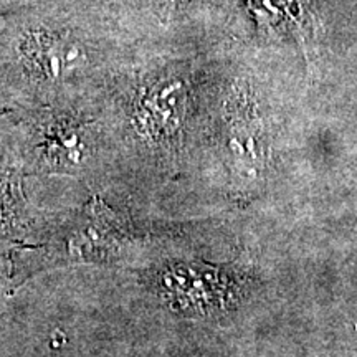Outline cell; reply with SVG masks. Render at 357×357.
<instances>
[{"mask_svg": "<svg viewBox=\"0 0 357 357\" xmlns=\"http://www.w3.org/2000/svg\"><path fill=\"white\" fill-rule=\"evenodd\" d=\"M82 48L71 40L42 37L33 40L30 56L50 77H61L68 70L77 68L82 60Z\"/></svg>", "mask_w": 357, "mask_h": 357, "instance_id": "obj_1", "label": "cell"}]
</instances>
